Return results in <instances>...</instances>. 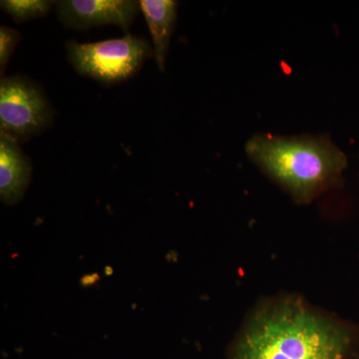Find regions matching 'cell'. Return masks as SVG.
<instances>
[{"label": "cell", "mask_w": 359, "mask_h": 359, "mask_svg": "<svg viewBox=\"0 0 359 359\" xmlns=\"http://www.w3.org/2000/svg\"><path fill=\"white\" fill-rule=\"evenodd\" d=\"M359 359V358H358Z\"/></svg>", "instance_id": "obj_10"}, {"label": "cell", "mask_w": 359, "mask_h": 359, "mask_svg": "<svg viewBox=\"0 0 359 359\" xmlns=\"http://www.w3.org/2000/svg\"><path fill=\"white\" fill-rule=\"evenodd\" d=\"M358 344L356 325L301 297L280 295L252 309L226 359H348Z\"/></svg>", "instance_id": "obj_1"}, {"label": "cell", "mask_w": 359, "mask_h": 359, "mask_svg": "<svg viewBox=\"0 0 359 359\" xmlns=\"http://www.w3.org/2000/svg\"><path fill=\"white\" fill-rule=\"evenodd\" d=\"M139 2L152 35L156 63L161 71H164L176 23L178 2L175 0H141Z\"/></svg>", "instance_id": "obj_7"}, {"label": "cell", "mask_w": 359, "mask_h": 359, "mask_svg": "<svg viewBox=\"0 0 359 359\" xmlns=\"http://www.w3.org/2000/svg\"><path fill=\"white\" fill-rule=\"evenodd\" d=\"M32 175V161L20 144L0 133V197L6 205H15L27 190Z\"/></svg>", "instance_id": "obj_6"}, {"label": "cell", "mask_w": 359, "mask_h": 359, "mask_svg": "<svg viewBox=\"0 0 359 359\" xmlns=\"http://www.w3.org/2000/svg\"><path fill=\"white\" fill-rule=\"evenodd\" d=\"M67 59L75 71L103 84H115L134 76L154 54L147 40L135 35L122 39L66 43Z\"/></svg>", "instance_id": "obj_3"}, {"label": "cell", "mask_w": 359, "mask_h": 359, "mask_svg": "<svg viewBox=\"0 0 359 359\" xmlns=\"http://www.w3.org/2000/svg\"><path fill=\"white\" fill-rule=\"evenodd\" d=\"M20 40L21 34L18 30L7 26L0 27V74L2 77Z\"/></svg>", "instance_id": "obj_9"}, {"label": "cell", "mask_w": 359, "mask_h": 359, "mask_svg": "<svg viewBox=\"0 0 359 359\" xmlns=\"http://www.w3.org/2000/svg\"><path fill=\"white\" fill-rule=\"evenodd\" d=\"M245 150L264 173L301 205L339 185L347 166L344 153L323 136L256 135Z\"/></svg>", "instance_id": "obj_2"}, {"label": "cell", "mask_w": 359, "mask_h": 359, "mask_svg": "<svg viewBox=\"0 0 359 359\" xmlns=\"http://www.w3.org/2000/svg\"><path fill=\"white\" fill-rule=\"evenodd\" d=\"M53 109L39 85L23 76L0 81L1 133L22 143L45 131L53 122Z\"/></svg>", "instance_id": "obj_4"}, {"label": "cell", "mask_w": 359, "mask_h": 359, "mask_svg": "<svg viewBox=\"0 0 359 359\" xmlns=\"http://www.w3.org/2000/svg\"><path fill=\"white\" fill-rule=\"evenodd\" d=\"M55 7L65 27L84 30L113 25L126 32L141 9L135 0H60Z\"/></svg>", "instance_id": "obj_5"}, {"label": "cell", "mask_w": 359, "mask_h": 359, "mask_svg": "<svg viewBox=\"0 0 359 359\" xmlns=\"http://www.w3.org/2000/svg\"><path fill=\"white\" fill-rule=\"evenodd\" d=\"M53 6L55 1L50 0H2L0 2L2 11L18 23L43 18L50 13Z\"/></svg>", "instance_id": "obj_8"}]
</instances>
